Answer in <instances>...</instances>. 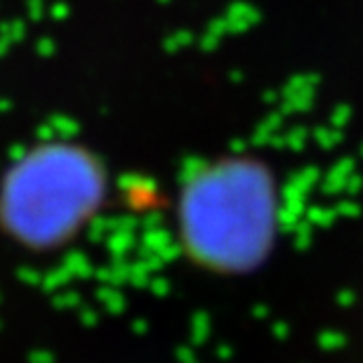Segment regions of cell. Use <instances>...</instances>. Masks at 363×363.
<instances>
[{"label": "cell", "instance_id": "obj_2", "mask_svg": "<svg viewBox=\"0 0 363 363\" xmlns=\"http://www.w3.org/2000/svg\"><path fill=\"white\" fill-rule=\"evenodd\" d=\"M108 194V175L92 149L50 140L14 158L0 177V227L31 250L74 241Z\"/></svg>", "mask_w": 363, "mask_h": 363}, {"label": "cell", "instance_id": "obj_1", "mask_svg": "<svg viewBox=\"0 0 363 363\" xmlns=\"http://www.w3.org/2000/svg\"><path fill=\"white\" fill-rule=\"evenodd\" d=\"M175 224L182 250L215 274H250L269 259L281 224L279 186L262 161L222 156L182 179Z\"/></svg>", "mask_w": 363, "mask_h": 363}]
</instances>
